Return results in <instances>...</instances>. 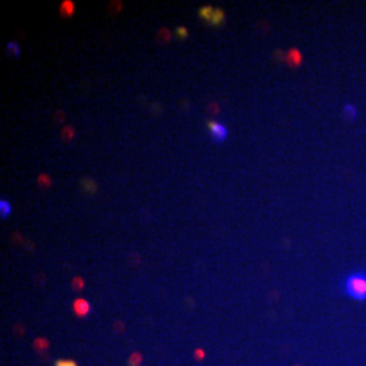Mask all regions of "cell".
<instances>
[{
  "label": "cell",
  "instance_id": "8992f818",
  "mask_svg": "<svg viewBox=\"0 0 366 366\" xmlns=\"http://www.w3.org/2000/svg\"><path fill=\"white\" fill-rule=\"evenodd\" d=\"M357 114H358V111L354 104H345V107H343V115H345L347 119L353 121V119L357 118Z\"/></svg>",
  "mask_w": 366,
  "mask_h": 366
},
{
  "label": "cell",
  "instance_id": "7a4b0ae2",
  "mask_svg": "<svg viewBox=\"0 0 366 366\" xmlns=\"http://www.w3.org/2000/svg\"><path fill=\"white\" fill-rule=\"evenodd\" d=\"M199 16L202 18L204 21H206L209 25L212 26H218L221 25L224 19H225V16H224V11L220 10V8H213L210 6H205V7H201L199 8Z\"/></svg>",
  "mask_w": 366,
  "mask_h": 366
},
{
  "label": "cell",
  "instance_id": "5b68a950",
  "mask_svg": "<svg viewBox=\"0 0 366 366\" xmlns=\"http://www.w3.org/2000/svg\"><path fill=\"white\" fill-rule=\"evenodd\" d=\"M73 3L71 2V0H64V2L61 3V6H60V12L61 15H64V16H71V15L73 14Z\"/></svg>",
  "mask_w": 366,
  "mask_h": 366
},
{
  "label": "cell",
  "instance_id": "3957f363",
  "mask_svg": "<svg viewBox=\"0 0 366 366\" xmlns=\"http://www.w3.org/2000/svg\"><path fill=\"white\" fill-rule=\"evenodd\" d=\"M209 130H210V137L214 143H222L228 137V128L224 124L220 122H210L209 124Z\"/></svg>",
  "mask_w": 366,
  "mask_h": 366
},
{
  "label": "cell",
  "instance_id": "30bf717a",
  "mask_svg": "<svg viewBox=\"0 0 366 366\" xmlns=\"http://www.w3.org/2000/svg\"><path fill=\"white\" fill-rule=\"evenodd\" d=\"M56 366H77L75 361H69V359H60L56 362Z\"/></svg>",
  "mask_w": 366,
  "mask_h": 366
},
{
  "label": "cell",
  "instance_id": "6da1fadb",
  "mask_svg": "<svg viewBox=\"0 0 366 366\" xmlns=\"http://www.w3.org/2000/svg\"><path fill=\"white\" fill-rule=\"evenodd\" d=\"M342 293L351 300L365 301L366 300V271L355 270L351 271L342 279Z\"/></svg>",
  "mask_w": 366,
  "mask_h": 366
},
{
  "label": "cell",
  "instance_id": "8fae6325",
  "mask_svg": "<svg viewBox=\"0 0 366 366\" xmlns=\"http://www.w3.org/2000/svg\"><path fill=\"white\" fill-rule=\"evenodd\" d=\"M176 33H178V35L181 37V38H186V35H187V30H186L185 27H179L176 30Z\"/></svg>",
  "mask_w": 366,
  "mask_h": 366
},
{
  "label": "cell",
  "instance_id": "52a82bcc",
  "mask_svg": "<svg viewBox=\"0 0 366 366\" xmlns=\"http://www.w3.org/2000/svg\"><path fill=\"white\" fill-rule=\"evenodd\" d=\"M12 212V208H11V204L6 199L0 201V214H2V218H7Z\"/></svg>",
  "mask_w": 366,
  "mask_h": 366
},
{
  "label": "cell",
  "instance_id": "ba28073f",
  "mask_svg": "<svg viewBox=\"0 0 366 366\" xmlns=\"http://www.w3.org/2000/svg\"><path fill=\"white\" fill-rule=\"evenodd\" d=\"M287 57L290 58V64H293V65H297V64H300L301 62V54H300V52H297L296 49L290 50Z\"/></svg>",
  "mask_w": 366,
  "mask_h": 366
},
{
  "label": "cell",
  "instance_id": "277c9868",
  "mask_svg": "<svg viewBox=\"0 0 366 366\" xmlns=\"http://www.w3.org/2000/svg\"><path fill=\"white\" fill-rule=\"evenodd\" d=\"M73 311L77 316H85L89 312V304L83 298H77L73 302Z\"/></svg>",
  "mask_w": 366,
  "mask_h": 366
},
{
  "label": "cell",
  "instance_id": "9c48e42d",
  "mask_svg": "<svg viewBox=\"0 0 366 366\" xmlns=\"http://www.w3.org/2000/svg\"><path fill=\"white\" fill-rule=\"evenodd\" d=\"M7 50L10 52V53H12L15 57H18V56L21 54V48L19 45L16 42H14V41H10L8 43H7Z\"/></svg>",
  "mask_w": 366,
  "mask_h": 366
}]
</instances>
